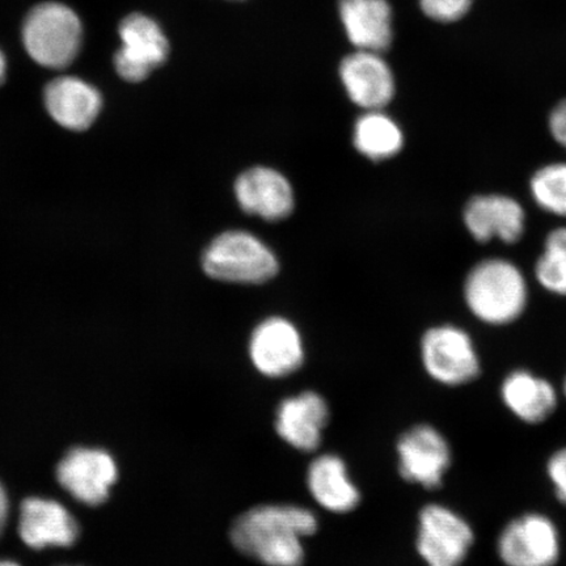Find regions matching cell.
Here are the masks:
<instances>
[{
	"mask_svg": "<svg viewBox=\"0 0 566 566\" xmlns=\"http://www.w3.org/2000/svg\"><path fill=\"white\" fill-rule=\"evenodd\" d=\"M318 521L306 507L259 505L233 521L230 539L240 554L265 566H302L303 541L316 534Z\"/></svg>",
	"mask_w": 566,
	"mask_h": 566,
	"instance_id": "obj_1",
	"label": "cell"
},
{
	"mask_svg": "<svg viewBox=\"0 0 566 566\" xmlns=\"http://www.w3.org/2000/svg\"><path fill=\"white\" fill-rule=\"evenodd\" d=\"M528 290L518 266L504 259H488L472 268L464 282V300L480 322L506 325L526 310Z\"/></svg>",
	"mask_w": 566,
	"mask_h": 566,
	"instance_id": "obj_2",
	"label": "cell"
},
{
	"mask_svg": "<svg viewBox=\"0 0 566 566\" xmlns=\"http://www.w3.org/2000/svg\"><path fill=\"white\" fill-rule=\"evenodd\" d=\"M83 27L73 9L60 2L35 6L23 24V44L38 65L63 70L80 55Z\"/></svg>",
	"mask_w": 566,
	"mask_h": 566,
	"instance_id": "obj_3",
	"label": "cell"
},
{
	"mask_svg": "<svg viewBox=\"0 0 566 566\" xmlns=\"http://www.w3.org/2000/svg\"><path fill=\"white\" fill-rule=\"evenodd\" d=\"M209 277L233 283H263L279 273L274 253L245 231H228L217 237L202 256Z\"/></svg>",
	"mask_w": 566,
	"mask_h": 566,
	"instance_id": "obj_4",
	"label": "cell"
},
{
	"mask_svg": "<svg viewBox=\"0 0 566 566\" xmlns=\"http://www.w3.org/2000/svg\"><path fill=\"white\" fill-rule=\"evenodd\" d=\"M475 539L471 523L454 509L437 502L421 509L416 549L428 566H462Z\"/></svg>",
	"mask_w": 566,
	"mask_h": 566,
	"instance_id": "obj_5",
	"label": "cell"
},
{
	"mask_svg": "<svg viewBox=\"0 0 566 566\" xmlns=\"http://www.w3.org/2000/svg\"><path fill=\"white\" fill-rule=\"evenodd\" d=\"M421 359L431 379L446 387L472 384L481 374V363L473 339L455 325H438L424 332Z\"/></svg>",
	"mask_w": 566,
	"mask_h": 566,
	"instance_id": "obj_6",
	"label": "cell"
},
{
	"mask_svg": "<svg viewBox=\"0 0 566 566\" xmlns=\"http://www.w3.org/2000/svg\"><path fill=\"white\" fill-rule=\"evenodd\" d=\"M562 534L547 514L530 512L507 522L497 537V556L505 566H556Z\"/></svg>",
	"mask_w": 566,
	"mask_h": 566,
	"instance_id": "obj_7",
	"label": "cell"
},
{
	"mask_svg": "<svg viewBox=\"0 0 566 566\" xmlns=\"http://www.w3.org/2000/svg\"><path fill=\"white\" fill-rule=\"evenodd\" d=\"M396 452L407 483L440 490L452 464V449L442 431L430 423L415 424L400 436Z\"/></svg>",
	"mask_w": 566,
	"mask_h": 566,
	"instance_id": "obj_8",
	"label": "cell"
},
{
	"mask_svg": "<svg viewBox=\"0 0 566 566\" xmlns=\"http://www.w3.org/2000/svg\"><path fill=\"white\" fill-rule=\"evenodd\" d=\"M122 48L115 54V69L125 82L140 83L165 65L169 40L157 20L134 12L118 27Z\"/></svg>",
	"mask_w": 566,
	"mask_h": 566,
	"instance_id": "obj_9",
	"label": "cell"
},
{
	"mask_svg": "<svg viewBox=\"0 0 566 566\" xmlns=\"http://www.w3.org/2000/svg\"><path fill=\"white\" fill-rule=\"evenodd\" d=\"M117 478L116 460L103 449L75 448L56 467V480L63 490L88 506L103 504Z\"/></svg>",
	"mask_w": 566,
	"mask_h": 566,
	"instance_id": "obj_10",
	"label": "cell"
},
{
	"mask_svg": "<svg viewBox=\"0 0 566 566\" xmlns=\"http://www.w3.org/2000/svg\"><path fill=\"white\" fill-rule=\"evenodd\" d=\"M250 357L254 369L264 377H289L301 369L304 360L300 331L286 318H266L253 331Z\"/></svg>",
	"mask_w": 566,
	"mask_h": 566,
	"instance_id": "obj_11",
	"label": "cell"
},
{
	"mask_svg": "<svg viewBox=\"0 0 566 566\" xmlns=\"http://www.w3.org/2000/svg\"><path fill=\"white\" fill-rule=\"evenodd\" d=\"M339 80L350 101L366 111H381L395 96V76L384 55L356 51L339 63Z\"/></svg>",
	"mask_w": 566,
	"mask_h": 566,
	"instance_id": "obj_12",
	"label": "cell"
},
{
	"mask_svg": "<svg viewBox=\"0 0 566 566\" xmlns=\"http://www.w3.org/2000/svg\"><path fill=\"white\" fill-rule=\"evenodd\" d=\"M331 419L327 400L314 391L290 396L275 410V431L281 440L301 452L321 448L323 433Z\"/></svg>",
	"mask_w": 566,
	"mask_h": 566,
	"instance_id": "obj_13",
	"label": "cell"
},
{
	"mask_svg": "<svg viewBox=\"0 0 566 566\" xmlns=\"http://www.w3.org/2000/svg\"><path fill=\"white\" fill-rule=\"evenodd\" d=\"M19 535L32 549L71 547L80 536V525L61 502L30 497L20 506Z\"/></svg>",
	"mask_w": 566,
	"mask_h": 566,
	"instance_id": "obj_14",
	"label": "cell"
},
{
	"mask_svg": "<svg viewBox=\"0 0 566 566\" xmlns=\"http://www.w3.org/2000/svg\"><path fill=\"white\" fill-rule=\"evenodd\" d=\"M463 219L467 230L479 243L497 238L513 244L525 233L526 214L515 198L504 195H481L467 202Z\"/></svg>",
	"mask_w": 566,
	"mask_h": 566,
	"instance_id": "obj_15",
	"label": "cell"
},
{
	"mask_svg": "<svg viewBox=\"0 0 566 566\" xmlns=\"http://www.w3.org/2000/svg\"><path fill=\"white\" fill-rule=\"evenodd\" d=\"M338 17L356 51L384 54L394 42V10L388 0H338Z\"/></svg>",
	"mask_w": 566,
	"mask_h": 566,
	"instance_id": "obj_16",
	"label": "cell"
},
{
	"mask_svg": "<svg viewBox=\"0 0 566 566\" xmlns=\"http://www.w3.org/2000/svg\"><path fill=\"white\" fill-rule=\"evenodd\" d=\"M237 200L248 214L275 222L292 214L294 192L286 177L272 168L254 167L238 177Z\"/></svg>",
	"mask_w": 566,
	"mask_h": 566,
	"instance_id": "obj_17",
	"label": "cell"
},
{
	"mask_svg": "<svg viewBox=\"0 0 566 566\" xmlns=\"http://www.w3.org/2000/svg\"><path fill=\"white\" fill-rule=\"evenodd\" d=\"M44 103L56 124L73 132H84L96 122L103 98L90 83L76 76H60L48 83Z\"/></svg>",
	"mask_w": 566,
	"mask_h": 566,
	"instance_id": "obj_18",
	"label": "cell"
},
{
	"mask_svg": "<svg viewBox=\"0 0 566 566\" xmlns=\"http://www.w3.org/2000/svg\"><path fill=\"white\" fill-rule=\"evenodd\" d=\"M502 405L528 424L546 422L556 412L558 395L546 378L525 369L507 374L500 387Z\"/></svg>",
	"mask_w": 566,
	"mask_h": 566,
	"instance_id": "obj_19",
	"label": "cell"
},
{
	"mask_svg": "<svg viewBox=\"0 0 566 566\" xmlns=\"http://www.w3.org/2000/svg\"><path fill=\"white\" fill-rule=\"evenodd\" d=\"M307 488L317 505L331 513L353 512L360 502V492L350 479L348 467L335 454H324L311 462Z\"/></svg>",
	"mask_w": 566,
	"mask_h": 566,
	"instance_id": "obj_20",
	"label": "cell"
},
{
	"mask_svg": "<svg viewBox=\"0 0 566 566\" xmlns=\"http://www.w3.org/2000/svg\"><path fill=\"white\" fill-rule=\"evenodd\" d=\"M405 145L400 126L380 111H367L354 126V146L365 157L385 160L398 155Z\"/></svg>",
	"mask_w": 566,
	"mask_h": 566,
	"instance_id": "obj_21",
	"label": "cell"
},
{
	"mask_svg": "<svg viewBox=\"0 0 566 566\" xmlns=\"http://www.w3.org/2000/svg\"><path fill=\"white\" fill-rule=\"evenodd\" d=\"M537 207L558 217H566V163H552L537 169L530 181Z\"/></svg>",
	"mask_w": 566,
	"mask_h": 566,
	"instance_id": "obj_22",
	"label": "cell"
},
{
	"mask_svg": "<svg viewBox=\"0 0 566 566\" xmlns=\"http://www.w3.org/2000/svg\"><path fill=\"white\" fill-rule=\"evenodd\" d=\"M535 274L537 281L548 292L566 295V252L546 244L537 260Z\"/></svg>",
	"mask_w": 566,
	"mask_h": 566,
	"instance_id": "obj_23",
	"label": "cell"
},
{
	"mask_svg": "<svg viewBox=\"0 0 566 566\" xmlns=\"http://www.w3.org/2000/svg\"><path fill=\"white\" fill-rule=\"evenodd\" d=\"M424 15L437 23H455L471 10L473 0H419Z\"/></svg>",
	"mask_w": 566,
	"mask_h": 566,
	"instance_id": "obj_24",
	"label": "cell"
},
{
	"mask_svg": "<svg viewBox=\"0 0 566 566\" xmlns=\"http://www.w3.org/2000/svg\"><path fill=\"white\" fill-rule=\"evenodd\" d=\"M546 473L555 497L566 506V446L548 458Z\"/></svg>",
	"mask_w": 566,
	"mask_h": 566,
	"instance_id": "obj_25",
	"label": "cell"
},
{
	"mask_svg": "<svg viewBox=\"0 0 566 566\" xmlns=\"http://www.w3.org/2000/svg\"><path fill=\"white\" fill-rule=\"evenodd\" d=\"M548 125L551 136L566 150V98L551 112Z\"/></svg>",
	"mask_w": 566,
	"mask_h": 566,
	"instance_id": "obj_26",
	"label": "cell"
},
{
	"mask_svg": "<svg viewBox=\"0 0 566 566\" xmlns=\"http://www.w3.org/2000/svg\"><path fill=\"white\" fill-rule=\"evenodd\" d=\"M10 514V500L9 494L4 490L2 483H0V536H2L3 530L7 525Z\"/></svg>",
	"mask_w": 566,
	"mask_h": 566,
	"instance_id": "obj_27",
	"label": "cell"
},
{
	"mask_svg": "<svg viewBox=\"0 0 566 566\" xmlns=\"http://www.w3.org/2000/svg\"><path fill=\"white\" fill-rule=\"evenodd\" d=\"M546 244L560 248V250L566 252V228L556 229L549 232Z\"/></svg>",
	"mask_w": 566,
	"mask_h": 566,
	"instance_id": "obj_28",
	"label": "cell"
},
{
	"mask_svg": "<svg viewBox=\"0 0 566 566\" xmlns=\"http://www.w3.org/2000/svg\"><path fill=\"white\" fill-rule=\"evenodd\" d=\"M7 75V61L2 51H0V86H2Z\"/></svg>",
	"mask_w": 566,
	"mask_h": 566,
	"instance_id": "obj_29",
	"label": "cell"
},
{
	"mask_svg": "<svg viewBox=\"0 0 566 566\" xmlns=\"http://www.w3.org/2000/svg\"><path fill=\"white\" fill-rule=\"evenodd\" d=\"M0 566H20V565L18 563L11 562V560H0Z\"/></svg>",
	"mask_w": 566,
	"mask_h": 566,
	"instance_id": "obj_30",
	"label": "cell"
},
{
	"mask_svg": "<svg viewBox=\"0 0 566 566\" xmlns=\"http://www.w3.org/2000/svg\"><path fill=\"white\" fill-rule=\"evenodd\" d=\"M563 394L566 398V375H565V378H564V381H563Z\"/></svg>",
	"mask_w": 566,
	"mask_h": 566,
	"instance_id": "obj_31",
	"label": "cell"
},
{
	"mask_svg": "<svg viewBox=\"0 0 566 566\" xmlns=\"http://www.w3.org/2000/svg\"><path fill=\"white\" fill-rule=\"evenodd\" d=\"M238 2H242V0H238Z\"/></svg>",
	"mask_w": 566,
	"mask_h": 566,
	"instance_id": "obj_32",
	"label": "cell"
}]
</instances>
